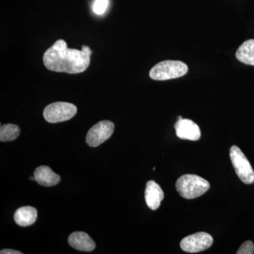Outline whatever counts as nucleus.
<instances>
[{
    "label": "nucleus",
    "mask_w": 254,
    "mask_h": 254,
    "mask_svg": "<svg viewBox=\"0 0 254 254\" xmlns=\"http://www.w3.org/2000/svg\"><path fill=\"white\" fill-rule=\"evenodd\" d=\"M92 51L89 47L82 50L68 49L66 42L58 40L43 55L45 66L50 71L75 74L83 72L91 62Z\"/></svg>",
    "instance_id": "nucleus-1"
},
{
    "label": "nucleus",
    "mask_w": 254,
    "mask_h": 254,
    "mask_svg": "<svg viewBox=\"0 0 254 254\" xmlns=\"http://www.w3.org/2000/svg\"><path fill=\"white\" fill-rule=\"evenodd\" d=\"M177 192L185 199H193L204 194L210 189V184L198 175H185L176 182Z\"/></svg>",
    "instance_id": "nucleus-2"
},
{
    "label": "nucleus",
    "mask_w": 254,
    "mask_h": 254,
    "mask_svg": "<svg viewBox=\"0 0 254 254\" xmlns=\"http://www.w3.org/2000/svg\"><path fill=\"white\" fill-rule=\"evenodd\" d=\"M188 70V66L181 61L166 60L155 65L150 69L149 76L155 81H166L182 77Z\"/></svg>",
    "instance_id": "nucleus-3"
},
{
    "label": "nucleus",
    "mask_w": 254,
    "mask_h": 254,
    "mask_svg": "<svg viewBox=\"0 0 254 254\" xmlns=\"http://www.w3.org/2000/svg\"><path fill=\"white\" fill-rule=\"evenodd\" d=\"M230 159L237 176L247 185L254 183V171L248 159L237 145H232L230 151Z\"/></svg>",
    "instance_id": "nucleus-4"
},
{
    "label": "nucleus",
    "mask_w": 254,
    "mask_h": 254,
    "mask_svg": "<svg viewBox=\"0 0 254 254\" xmlns=\"http://www.w3.org/2000/svg\"><path fill=\"white\" fill-rule=\"evenodd\" d=\"M77 113V108L72 103L57 102L45 108L43 116L49 123H63L71 120Z\"/></svg>",
    "instance_id": "nucleus-5"
},
{
    "label": "nucleus",
    "mask_w": 254,
    "mask_h": 254,
    "mask_svg": "<svg viewBox=\"0 0 254 254\" xmlns=\"http://www.w3.org/2000/svg\"><path fill=\"white\" fill-rule=\"evenodd\" d=\"M213 243L211 235L206 232H198L184 238L180 242V247L187 253H198L208 250Z\"/></svg>",
    "instance_id": "nucleus-6"
},
{
    "label": "nucleus",
    "mask_w": 254,
    "mask_h": 254,
    "mask_svg": "<svg viewBox=\"0 0 254 254\" xmlns=\"http://www.w3.org/2000/svg\"><path fill=\"white\" fill-rule=\"evenodd\" d=\"M115 130V125L108 120H103L90 128L86 136L87 144L97 147L109 139Z\"/></svg>",
    "instance_id": "nucleus-7"
},
{
    "label": "nucleus",
    "mask_w": 254,
    "mask_h": 254,
    "mask_svg": "<svg viewBox=\"0 0 254 254\" xmlns=\"http://www.w3.org/2000/svg\"><path fill=\"white\" fill-rule=\"evenodd\" d=\"M175 128L177 136L181 139L198 141L201 136L199 127L188 119L177 120Z\"/></svg>",
    "instance_id": "nucleus-8"
},
{
    "label": "nucleus",
    "mask_w": 254,
    "mask_h": 254,
    "mask_svg": "<svg viewBox=\"0 0 254 254\" xmlns=\"http://www.w3.org/2000/svg\"><path fill=\"white\" fill-rule=\"evenodd\" d=\"M164 198L163 190L156 182L150 180L147 182L145 190V199L148 208L157 210Z\"/></svg>",
    "instance_id": "nucleus-9"
},
{
    "label": "nucleus",
    "mask_w": 254,
    "mask_h": 254,
    "mask_svg": "<svg viewBox=\"0 0 254 254\" xmlns=\"http://www.w3.org/2000/svg\"><path fill=\"white\" fill-rule=\"evenodd\" d=\"M68 244L75 250L81 252H90L95 250V243L88 234L76 232L70 235Z\"/></svg>",
    "instance_id": "nucleus-10"
},
{
    "label": "nucleus",
    "mask_w": 254,
    "mask_h": 254,
    "mask_svg": "<svg viewBox=\"0 0 254 254\" xmlns=\"http://www.w3.org/2000/svg\"><path fill=\"white\" fill-rule=\"evenodd\" d=\"M34 176L36 177V182L41 186H55L61 181L60 175L54 173L50 167L45 165H42L36 169Z\"/></svg>",
    "instance_id": "nucleus-11"
},
{
    "label": "nucleus",
    "mask_w": 254,
    "mask_h": 254,
    "mask_svg": "<svg viewBox=\"0 0 254 254\" xmlns=\"http://www.w3.org/2000/svg\"><path fill=\"white\" fill-rule=\"evenodd\" d=\"M14 218V221L19 226H30L36 221L38 211L33 207H21L15 212Z\"/></svg>",
    "instance_id": "nucleus-12"
},
{
    "label": "nucleus",
    "mask_w": 254,
    "mask_h": 254,
    "mask_svg": "<svg viewBox=\"0 0 254 254\" xmlns=\"http://www.w3.org/2000/svg\"><path fill=\"white\" fill-rule=\"evenodd\" d=\"M236 58L241 63L254 66V39L246 41L236 53Z\"/></svg>",
    "instance_id": "nucleus-13"
},
{
    "label": "nucleus",
    "mask_w": 254,
    "mask_h": 254,
    "mask_svg": "<svg viewBox=\"0 0 254 254\" xmlns=\"http://www.w3.org/2000/svg\"><path fill=\"white\" fill-rule=\"evenodd\" d=\"M21 130L19 127L13 124L1 125L0 128V141L7 142L14 141L19 136Z\"/></svg>",
    "instance_id": "nucleus-14"
},
{
    "label": "nucleus",
    "mask_w": 254,
    "mask_h": 254,
    "mask_svg": "<svg viewBox=\"0 0 254 254\" xmlns=\"http://www.w3.org/2000/svg\"><path fill=\"white\" fill-rule=\"evenodd\" d=\"M109 1L108 0H95L93 6V11L95 14L101 15L104 14L108 8Z\"/></svg>",
    "instance_id": "nucleus-15"
},
{
    "label": "nucleus",
    "mask_w": 254,
    "mask_h": 254,
    "mask_svg": "<svg viewBox=\"0 0 254 254\" xmlns=\"http://www.w3.org/2000/svg\"><path fill=\"white\" fill-rule=\"evenodd\" d=\"M254 253V245L252 241H247L243 244L239 250L237 254H253Z\"/></svg>",
    "instance_id": "nucleus-16"
},
{
    "label": "nucleus",
    "mask_w": 254,
    "mask_h": 254,
    "mask_svg": "<svg viewBox=\"0 0 254 254\" xmlns=\"http://www.w3.org/2000/svg\"><path fill=\"white\" fill-rule=\"evenodd\" d=\"M1 254H22V252L13 250H2L0 252Z\"/></svg>",
    "instance_id": "nucleus-17"
},
{
    "label": "nucleus",
    "mask_w": 254,
    "mask_h": 254,
    "mask_svg": "<svg viewBox=\"0 0 254 254\" xmlns=\"http://www.w3.org/2000/svg\"><path fill=\"white\" fill-rule=\"evenodd\" d=\"M182 118L181 116H179L178 118H177V120H182Z\"/></svg>",
    "instance_id": "nucleus-18"
}]
</instances>
